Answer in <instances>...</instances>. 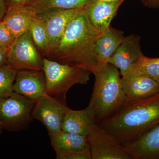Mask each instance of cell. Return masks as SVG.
Wrapping results in <instances>:
<instances>
[{"mask_svg": "<svg viewBox=\"0 0 159 159\" xmlns=\"http://www.w3.org/2000/svg\"><path fill=\"white\" fill-rule=\"evenodd\" d=\"M83 7L69 23L57 46L46 58L92 73L99 65L96 45L102 32L92 25Z\"/></svg>", "mask_w": 159, "mask_h": 159, "instance_id": "cell-1", "label": "cell"}, {"mask_svg": "<svg viewBox=\"0 0 159 159\" xmlns=\"http://www.w3.org/2000/svg\"><path fill=\"white\" fill-rule=\"evenodd\" d=\"M124 37L123 31L111 27L101 33L97 40L96 45L99 65L109 63L110 59L120 45Z\"/></svg>", "mask_w": 159, "mask_h": 159, "instance_id": "cell-18", "label": "cell"}, {"mask_svg": "<svg viewBox=\"0 0 159 159\" xmlns=\"http://www.w3.org/2000/svg\"><path fill=\"white\" fill-rule=\"evenodd\" d=\"M140 36L132 34L125 37L111 57L109 63L119 69L123 76L133 68L143 56L140 42Z\"/></svg>", "mask_w": 159, "mask_h": 159, "instance_id": "cell-11", "label": "cell"}, {"mask_svg": "<svg viewBox=\"0 0 159 159\" xmlns=\"http://www.w3.org/2000/svg\"><path fill=\"white\" fill-rule=\"evenodd\" d=\"M93 0H34L27 5L36 12L43 13L53 9H76L84 7Z\"/></svg>", "mask_w": 159, "mask_h": 159, "instance_id": "cell-19", "label": "cell"}, {"mask_svg": "<svg viewBox=\"0 0 159 159\" xmlns=\"http://www.w3.org/2000/svg\"><path fill=\"white\" fill-rule=\"evenodd\" d=\"M17 71L7 64L0 66V99L8 98L14 93L13 84Z\"/></svg>", "mask_w": 159, "mask_h": 159, "instance_id": "cell-21", "label": "cell"}, {"mask_svg": "<svg viewBox=\"0 0 159 159\" xmlns=\"http://www.w3.org/2000/svg\"><path fill=\"white\" fill-rule=\"evenodd\" d=\"M13 89L15 93L35 102L46 93V78L43 71H18Z\"/></svg>", "mask_w": 159, "mask_h": 159, "instance_id": "cell-12", "label": "cell"}, {"mask_svg": "<svg viewBox=\"0 0 159 159\" xmlns=\"http://www.w3.org/2000/svg\"><path fill=\"white\" fill-rule=\"evenodd\" d=\"M0 126H2V127H3L2 125V122H1V121H0Z\"/></svg>", "mask_w": 159, "mask_h": 159, "instance_id": "cell-31", "label": "cell"}, {"mask_svg": "<svg viewBox=\"0 0 159 159\" xmlns=\"http://www.w3.org/2000/svg\"><path fill=\"white\" fill-rule=\"evenodd\" d=\"M92 159H134L124 145L99 125L88 135Z\"/></svg>", "mask_w": 159, "mask_h": 159, "instance_id": "cell-7", "label": "cell"}, {"mask_svg": "<svg viewBox=\"0 0 159 159\" xmlns=\"http://www.w3.org/2000/svg\"><path fill=\"white\" fill-rule=\"evenodd\" d=\"M36 12L27 6L8 7L2 21L16 38L29 31Z\"/></svg>", "mask_w": 159, "mask_h": 159, "instance_id": "cell-17", "label": "cell"}, {"mask_svg": "<svg viewBox=\"0 0 159 159\" xmlns=\"http://www.w3.org/2000/svg\"><path fill=\"white\" fill-rule=\"evenodd\" d=\"M69 109L66 103L46 93L34 103L32 117L42 123L49 134L54 133L62 131L65 118Z\"/></svg>", "mask_w": 159, "mask_h": 159, "instance_id": "cell-8", "label": "cell"}, {"mask_svg": "<svg viewBox=\"0 0 159 159\" xmlns=\"http://www.w3.org/2000/svg\"><path fill=\"white\" fill-rule=\"evenodd\" d=\"M92 74L95 77L93 93L89 104L96 115V123L112 116L128 102L122 89L119 69L107 63L99 65Z\"/></svg>", "mask_w": 159, "mask_h": 159, "instance_id": "cell-3", "label": "cell"}, {"mask_svg": "<svg viewBox=\"0 0 159 159\" xmlns=\"http://www.w3.org/2000/svg\"><path fill=\"white\" fill-rule=\"evenodd\" d=\"M34 103L15 92L10 97L0 99V121L3 128L11 131L25 128L33 119Z\"/></svg>", "mask_w": 159, "mask_h": 159, "instance_id": "cell-5", "label": "cell"}, {"mask_svg": "<svg viewBox=\"0 0 159 159\" xmlns=\"http://www.w3.org/2000/svg\"><path fill=\"white\" fill-rule=\"evenodd\" d=\"M124 145L134 159H159V125Z\"/></svg>", "mask_w": 159, "mask_h": 159, "instance_id": "cell-16", "label": "cell"}, {"mask_svg": "<svg viewBox=\"0 0 159 159\" xmlns=\"http://www.w3.org/2000/svg\"><path fill=\"white\" fill-rule=\"evenodd\" d=\"M82 8L76 9H53L37 14L45 26L48 34V51L45 57L51 54L57 46L68 25Z\"/></svg>", "mask_w": 159, "mask_h": 159, "instance_id": "cell-9", "label": "cell"}, {"mask_svg": "<svg viewBox=\"0 0 159 159\" xmlns=\"http://www.w3.org/2000/svg\"><path fill=\"white\" fill-rule=\"evenodd\" d=\"M97 125L95 111L89 104L86 108L81 110L69 109L65 118L62 131L88 136Z\"/></svg>", "mask_w": 159, "mask_h": 159, "instance_id": "cell-14", "label": "cell"}, {"mask_svg": "<svg viewBox=\"0 0 159 159\" xmlns=\"http://www.w3.org/2000/svg\"><path fill=\"white\" fill-rule=\"evenodd\" d=\"M51 146L56 155V159L84 150L89 146L86 136L61 131L49 134Z\"/></svg>", "mask_w": 159, "mask_h": 159, "instance_id": "cell-15", "label": "cell"}, {"mask_svg": "<svg viewBox=\"0 0 159 159\" xmlns=\"http://www.w3.org/2000/svg\"><path fill=\"white\" fill-rule=\"evenodd\" d=\"M43 70L46 81V93L63 103L69 89L76 84H87L90 71L43 58Z\"/></svg>", "mask_w": 159, "mask_h": 159, "instance_id": "cell-4", "label": "cell"}, {"mask_svg": "<svg viewBox=\"0 0 159 159\" xmlns=\"http://www.w3.org/2000/svg\"><path fill=\"white\" fill-rule=\"evenodd\" d=\"M34 0H6L7 7L27 6Z\"/></svg>", "mask_w": 159, "mask_h": 159, "instance_id": "cell-25", "label": "cell"}, {"mask_svg": "<svg viewBox=\"0 0 159 159\" xmlns=\"http://www.w3.org/2000/svg\"><path fill=\"white\" fill-rule=\"evenodd\" d=\"M122 89L128 101L149 98L159 93V84L133 68L121 78Z\"/></svg>", "mask_w": 159, "mask_h": 159, "instance_id": "cell-10", "label": "cell"}, {"mask_svg": "<svg viewBox=\"0 0 159 159\" xmlns=\"http://www.w3.org/2000/svg\"><path fill=\"white\" fill-rule=\"evenodd\" d=\"M43 58L29 31L16 38L8 49L7 64L17 71L43 70Z\"/></svg>", "mask_w": 159, "mask_h": 159, "instance_id": "cell-6", "label": "cell"}, {"mask_svg": "<svg viewBox=\"0 0 159 159\" xmlns=\"http://www.w3.org/2000/svg\"><path fill=\"white\" fill-rule=\"evenodd\" d=\"M3 127H2V126H0V133H1V132H2V129Z\"/></svg>", "mask_w": 159, "mask_h": 159, "instance_id": "cell-30", "label": "cell"}, {"mask_svg": "<svg viewBox=\"0 0 159 159\" xmlns=\"http://www.w3.org/2000/svg\"><path fill=\"white\" fill-rule=\"evenodd\" d=\"M8 50L0 47V66L7 64Z\"/></svg>", "mask_w": 159, "mask_h": 159, "instance_id": "cell-27", "label": "cell"}, {"mask_svg": "<svg viewBox=\"0 0 159 159\" xmlns=\"http://www.w3.org/2000/svg\"><path fill=\"white\" fill-rule=\"evenodd\" d=\"M134 68L159 84V58H151L144 55Z\"/></svg>", "mask_w": 159, "mask_h": 159, "instance_id": "cell-22", "label": "cell"}, {"mask_svg": "<svg viewBox=\"0 0 159 159\" xmlns=\"http://www.w3.org/2000/svg\"><path fill=\"white\" fill-rule=\"evenodd\" d=\"M99 1L105 2H114V1H116V0H99Z\"/></svg>", "mask_w": 159, "mask_h": 159, "instance_id": "cell-29", "label": "cell"}, {"mask_svg": "<svg viewBox=\"0 0 159 159\" xmlns=\"http://www.w3.org/2000/svg\"><path fill=\"white\" fill-rule=\"evenodd\" d=\"M7 9L6 0H0V21L3 20Z\"/></svg>", "mask_w": 159, "mask_h": 159, "instance_id": "cell-28", "label": "cell"}, {"mask_svg": "<svg viewBox=\"0 0 159 159\" xmlns=\"http://www.w3.org/2000/svg\"><path fill=\"white\" fill-rule=\"evenodd\" d=\"M16 38L2 21H0V47L8 51Z\"/></svg>", "mask_w": 159, "mask_h": 159, "instance_id": "cell-23", "label": "cell"}, {"mask_svg": "<svg viewBox=\"0 0 159 159\" xmlns=\"http://www.w3.org/2000/svg\"><path fill=\"white\" fill-rule=\"evenodd\" d=\"M61 159H92L90 149L89 146L84 150L68 155Z\"/></svg>", "mask_w": 159, "mask_h": 159, "instance_id": "cell-24", "label": "cell"}, {"mask_svg": "<svg viewBox=\"0 0 159 159\" xmlns=\"http://www.w3.org/2000/svg\"><path fill=\"white\" fill-rule=\"evenodd\" d=\"M35 47L43 57L48 51V38L45 26L36 15L29 30Z\"/></svg>", "mask_w": 159, "mask_h": 159, "instance_id": "cell-20", "label": "cell"}, {"mask_svg": "<svg viewBox=\"0 0 159 159\" xmlns=\"http://www.w3.org/2000/svg\"><path fill=\"white\" fill-rule=\"evenodd\" d=\"M125 1L105 2L93 0L83 7L84 11L92 25L98 31L103 32L110 27L111 22L119 7Z\"/></svg>", "mask_w": 159, "mask_h": 159, "instance_id": "cell-13", "label": "cell"}, {"mask_svg": "<svg viewBox=\"0 0 159 159\" xmlns=\"http://www.w3.org/2000/svg\"><path fill=\"white\" fill-rule=\"evenodd\" d=\"M145 7L150 9H159V0H140Z\"/></svg>", "mask_w": 159, "mask_h": 159, "instance_id": "cell-26", "label": "cell"}, {"mask_svg": "<svg viewBox=\"0 0 159 159\" xmlns=\"http://www.w3.org/2000/svg\"><path fill=\"white\" fill-rule=\"evenodd\" d=\"M159 125V93L146 99L128 101L112 116L99 125L125 145Z\"/></svg>", "mask_w": 159, "mask_h": 159, "instance_id": "cell-2", "label": "cell"}]
</instances>
